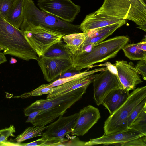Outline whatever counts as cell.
I'll return each mask as SVG.
<instances>
[{
    "label": "cell",
    "mask_w": 146,
    "mask_h": 146,
    "mask_svg": "<svg viewBox=\"0 0 146 146\" xmlns=\"http://www.w3.org/2000/svg\"><path fill=\"white\" fill-rule=\"evenodd\" d=\"M3 52H0V64L7 61V60Z\"/></svg>",
    "instance_id": "obj_37"
},
{
    "label": "cell",
    "mask_w": 146,
    "mask_h": 146,
    "mask_svg": "<svg viewBox=\"0 0 146 146\" xmlns=\"http://www.w3.org/2000/svg\"><path fill=\"white\" fill-rule=\"evenodd\" d=\"M88 86L81 87L66 94L46 99L37 100L24 110L25 117L32 112L43 110L58 106L70 103L75 104L86 92Z\"/></svg>",
    "instance_id": "obj_9"
},
{
    "label": "cell",
    "mask_w": 146,
    "mask_h": 146,
    "mask_svg": "<svg viewBox=\"0 0 146 146\" xmlns=\"http://www.w3.org/2000/svg\"><path fill=\"white\" fill-rule=\"evenodd\" d=\"M74 104L72 103L58 106L42 110L37 115L31 124L33 125L45 126L60 116L63 115Z\"/></svg>",
    "instance_id": "obj_17"
},
{
    "label": "cell",
    "mask_w": 146,
    "mask_h": 146,
    "mask_svg": "<svg viewBox=\"0 0 146 146\" xmlns=\"http://www.w3.org/2000/svg\"><path fill=\"white\" fill-rule=\"evenodd\" d=\"M107 69H108L106 67H105L96 68L89 71H87L88 70H86L74 76L58 79L48 84H46V86L47 87H53L57 86L77 78L89 76L94 74L97 72H101Z\"/></svg>",
    "instance_id": "obj_24"
},
{
    "label": "cell",
    "mask_w": 146,
    "mask_h": 146,
    "mask_svg": "<svg viewBox=\"0 0 146 146\" xmlns=\"http://www.w3.org/2000/svg\"><path fill=\"white\" fill-rule=\"evenodd\" d=\"M122 49L125 56L131 60L146 59V51L139 49L137 43L127 44Z\"/></svg>",
    "instance_id": "obj_23"
},
{
    "label": "cell",
    "mask_w": 146,
    "mask_h": 146,
    "mask_svg": "<svg viewBox=\"0 0 146 146\" xmlns=\"http://www.w3.org/2000/svg\"><path fill=\"white\" fill-rule=\"evenodd\" d=\"M146 135L142 132L132 128L126 130L112 133L104 134L101 137L96 138L90 139L85 143V146L103 144L104 145H112L113 144L126 142Z\"/></svg>",
    "instance_id": "obj_14"
},
{
    "label": "cell",
    "mask_w": 146,
    "mask_h": 146,
    "mask_svg": "<svg viewBox=\"0 0 146 146\" xmlns=\"http://www.w3.org/2000/svg\"><path fill=\"white\" fill-rule=\"evenodd\" d=\"M94 66H106L108 70L113 74L115 75L117 77V72L115 66V65L111 64L109 62H106L105 63L101 64L99 65H95L94 66H93V67Z\"/></svg>",
    "instance_id": "obj_34"
},
{
    "label": "cell",
    "mask_w": 146,
    "mask_h": 146,
    "mask_svg": "<svg viewBox=\"0 0 146 146\" xmlns=\"http://www.w3.org/2000/svg\"><path fill=\"white\" fill-rule=\"evenodd\" d=\"M62 38L72 54H73L79 50L84 42L86 37L85 34L82 32L65 35Z\"/></svg>",
    "instance_id": "obj_20"
},
{
    "label": "cell",
    "mask_w": 146,
    "mask_h": 146,
    "mask_svg": "<svg viewBox=\"0 0 146 146\" xmlns=\"http://www.w3.org/2000/svg\"><path fill=\"white\" fill-rule=\"evenodd\" d=\"M16 132L14 125H11L9 127L0 130V143H3L4 145H15L14 143L8 142V138L9 136L14 137V133Z\"/></svg>",
    "instance_id": "obj_27"
},
{
    "label": "cell",
    "mask_w": 146,
    "mask_h": 146,
    "mask_svg": "<svg viewBox=\"0 0 146 146\" xmlns=\"http://www.w3.org/2000/svg\"><path fill=\"white\" fill-rule=\"evenodd\" d=\"M30 25H39L63 35L82 32L80 25L64 21L42 11L36 7L32 0H25L23 19L21 30Z\"/></svg>",
    "instance_id": "obj_3"
},
{
    "label": "cell",
    "mask_w": 146,
    "mask_h": 146,
    "mask_svg": "<svg viewBox=\"0 0 146 146\" xmlns=\"http://www.w3.org/2000/svg\"><path fill=\"white\" fill-rule=\"evenodd\" d=\"M129 94V91L122 88L114 89L107 95L102 104L111 115L122 105Z\"/></svg>",
    "instance_id": "obj_18"
},
{
    "label": "cell",
    "mask_w": 146,
    "mask_h": 146,
    "mask_svg": "<svg viewBox=\"0 0 146 146\" xmlns=\"http://www.w3.org/2000/svg\"><path fill=\"white\" fill-rule=\"evenodd\" d=\"M117 78L122 88L128 91L134 90L143 82L139 72L133 65L124 60L116 61L115 64Z\"/></svg>",
    "instance_id": "obj_13"
},
{
    "label": "cell",
    "mask_w": 146,
    "mask_h": 146,
    "mask_svg": "<svg viewBox=\"0 0 146 146\" xmlns=\"http://www.w3.org/2000/svg\"><path fill=\"white\" fill-rule=\"evenodd\" d=\"M81 72V70H77L75 67H72L62 73L56 77L53 81L58 79L74 76Z\"/></svg>",
    "instance_id": "obj_31"
},
{
    "label": "cell",
    "mask_w": 146,
    "mask_h": 146,
    "mask_svg": "<svg viewBox=\"0 0 146 146\" xmlns=\"http://www.w3.org/2000/svg\"><path fill=\"white\" fill-rule=\"evenodd\" d=\"M93 82V98L98 106L102 104L106 97L112 90L122 88L116 76L108 69L97 74Z\"/></svg>",
    "instance_id": "obj_11"
},
{
    "label": "cell",
    "mask_w": 146,
    "mask_h": 146,
    "mask_svg": "<svg viewBox=\"0 0 146 146\" xmlns=\"http://www.w3.org/2000/svg\"><path fill=\"white\" fill-rule=\"evenodd\" d=\"M25 0H15L12 7L5 19L16 28L19 29L23 19Z\"/></svg>",
    "instance_id": "obj_19"
},
{
    "label": "cell",
    "mask_w": 146,
    "mask_h": 146,
    "mask_svg": "<svg viewBox=\"0 0 146 146\" xmlns=\"http://www.w3.org/2000/svg\"><path fill=\"white\" fill-rule=\"evenodd\" d=\"M146 105V97L143 99L135 108L130 114L127 119V126L130 128L133 121Z\"/></svg>",
    "instance_id": "obj_28"
},
{
    "label": "cell",
    "mask_w": 146,
    "mask_h": 146,
    "mask_svg": "<svg viewBox=\"0 0 146 146\" xmlns=\"http://www.w3.org/2000/svg\"><path fill=\"white\" fill-rule=\"evenodd\" d=\"M134 67L139 72V74L142 75L143 79L146 80V59L140 60Z\"/></svg>",
    "instance_id": "obj_32"
},
{
    "label": "cell",
    "mask_w": 146,
    "mask_h": 146,
    "mask_svg": "<svg viewBox=\"0 0 146 146\" xmlns=\"http://www.w3.org/2000/svg\"><path fill=\"white\" fill-rule=\"evenodd\" d=\"M100 114L98 108L88 105L81 109L71 131L74 136H83L98 121Z\"/></svg>",
    "instance_id": "obj_12"
},
{
    "label": "cell",
    "mask_w": 146,
    "mask_h": 146,
    "mask_svg": "<svg viewBox=\"0 0 146 146\" xmlns=\"http://www.w3.org/2000/svg\"><path fill=\"white\" fill-rule=\"evenodd\" d=\"M72 53L62 40L51 46L46 51L43 56L50 58L71 57Z\"/></svg>",
    "instance_id": "obj_21"
},
{
    "label": "cell",
    "mask_w": 146,
    "mask_h": 146,
    "mask_svg": "<svg viewBox=\"0 0 146 146\" xmlns=\"http://www.w3.org/2000/svg\"><path fill=\"white\" fill-rule=\"evenodd\" d=\"M112 145L121 146H146V135L126 142L114 143Z\"/></svg>",
    "instance_id": "obj_29"
},
{
    "label": "cell",
    "mask_w": 146,
    "mask_h": 146,
    "mask_svg": "<svg viewBox=\"0 0 146 146\" xmlns=\"http://www.w3.org/2000/svg\"><path fill=\"white\" fill-rule=\"evenodd\" d=\"M17 62V60L16 59L13 58V57H11V60L10 61V64H15Z\"/></svg>",
    "instance_id": "obj_38"
},
{
    "label": "cell",
    "mask_w": 146,
    "mask_h": 146,
    "mask_svg": "<svg viewBox=\"0 0 146 146\" xmlns=\"http://www.w3.org/2000/svg\"><path fill=\"white\" fill-rule=\"evenodd\" d=\"M27 40L38 57L43 56L52 45L60 42L64 35L39 25H30L22 30Z\"/></svg>",
    "instance_id": "obj_6"
},
{
    "label": "cell",
    "mask_w": 146,
    "mask_h": 146,
    "mask_svg": "<svg viewBox=\"0 0 146 146\" xmlns=\"http://www.w3.org/2000/svg\"><path fill=\"white\" fill-rule=\"evenodd\" d=\"M130 128L134 129L146 135V105L135 120Z\"/></svg>",
    "instance_id": "obj_26"
},
{
    "label": "cell",
    "mask_w": 146,
    "mask_h": 146,
    "mask_svg": "<svg viewBox=\"0 0 146 146\" xmlns=\"http://www.w3.org/2000/svg\"><path fill=\"white\" fill-rule=\"evenodd\" d=\"M47 139L44 137H42L32 142L20 144V146H43L47 141Z\"/></svg>",
    "instance_id": "obj_33"
},
{
    "label": "cell",
    "mask_w": 146,
    "mask_h": 146,
    "mask_svg": "<svg viewBox=\"0 0 146 146\" xmlns=\"http://www.w3.org/2000/svg\"><path fill=\"white\" fill-rule=\"evenodd\" d=\"M78 114L79 112L68 116H60L57 120L48 125L42 136L47 140L43 146H61L62 143L68 141L64 137L70 133Z\"/></svg>",
    "instance_id": "obj_7"
},
{
    "label": "cell",
    "mask_w": 146,
    "mask_h": 146,
    "mask_svg": "<svg viewBox=\"0 0 146 146\" xmlns=\"http://www.w3.org/2000/svg\"><path fill=\"white\" fill-rule=\"evenodd\" d=\"M137 47L139 49L146 51V39L145 37L144 40L140 42L137 43Z\"/></svg>",
    "instance_id": "obj_36"
},
{
    "label": "cell",
    "mask_w": 146,
    "mask_h": 146,
    "mask_svg": "<svg viewBox=\"0 0 146 146\" xmlns=\"http://www.w3.org/2000/svg\"><path fill=\"white\" fill-rule=\"evenodd\" d=\"M48 126H37L33 125L27 128L23 132L18 135L13 140L18 143L30 138L42 135L43 131L46 130Z\"/></svg>",
    "instance_id": "obj_22"
},
{
    "label": "cell",
    "mask_w": 146,
    "mask_h": 146,
    "mask_svg": "<svg viewBox=\"0 0 146 146\" xmlns=\"http://www.w3.org/2000/svg\"><path fill=\"white\" fill-rule=\"evenodd\" d=\"M37 61L44 79L48 82L53 81L62 73L73 66L71 57L50 58L42 56L38 57Z\"/></svg>",
    "instance_id": "obj_10"
},
{
    "label": "cell",
    "mask_w": 146,
    "mask_h": 146,
    "mask_svg": "<svg viewBox=\"0 0 146 146\" xmlns=\"http://www.w3.org/2000/svg\"><path fill=\"white\" fill-rule=\"evenodd\" d=\"M56 89V87H47L46 84H43L31 91L26 92L20 96L14 97V98H26L32 96H41L42 95L52 93Z\"/></svg>",
    "instance_id": "obj_25"
},
{
    "label": "cell",
    "mask_w": 146,
    "mask_h": 146,
    "mask_svg": "<svg viewBox=\"0 0 146 146\" xmlns=\"http://www.w3.org/2000/svg\"><path fill=\"white\" fill-rule=\"evenodd\" d=\"M37 4L42 11L70 23L80 11V6L71 0H38Z\"/></svg>",
    "instance_id": "obj_8"
},
{
    "label": "cell",
    "mask_w": 146,
    "mask_h": 146,
    "mask_svg": "<svg viewBox=\"0 0 146 146\" xmlns=\"http://www.w3.org/2000/svg\"><path fill=\"white\" fill-rule=\"evenodd\" d=\"M23 60H37L38 57L24 32L8 22L0 13V51Z\"/></svg>",
    "instance_id": "obj_4"
},
{
    "label": "cell",
    "mask_w": 146,
    "mask_h": 146,
    "mask_svg": "<svg viewBox=\"0 0 146 146\" xmlns=\"http://www.w3.org/2000/svg\"><path fill=\"white\" fill-rule=\"evenodd\" d=\"M15 0H0V13L5 18L8 14Z\"/></svg>",
    "instance_id": "obj_30"
},
{
    "label": "cell",
    "mask_w": 146,
    "mask_h": 146,
    "mask_svg": "<svg viewBox=\"0 0 146 146\" xmlns=\"http://www.w3.org/2000/svg\"><path fill=\"white\" fill-rule=\"evenodd\" d=\"M126 22V20H125L121 22L92 29L84 33L86 39L80 47L88 45L93 46L103 41L117 29L125 24Z\"/></svg>",
    "instance_id": "obj_16"
},
{
    "label": "cell",
    "mask_w": 146,
    "mask_h": 146,
    "mask_svg": "<svg viewBox=\"0 0 146 146\" xmlns=\"http://www.w3.org/2000/svg\"><path fill=\"white\" fill-rule=\"evenodd\" d=\"M129 40L125 36H118L103 41L89 48L80 49L71 54L73 66L77 70L87 68L88 70L95 64L115 57Z\"/></svg>",
    "instance_id": "obj_1"
},
{
    "label": "cell",
    "mask_w": 146,
    "mask_h": 146,
    "mask_svg": "<svg viewBox=\"0 0 146 146\" xmlns=\"http://www.w3.org/2000/svg\"><path fill=\"white\" fill-rule=\"evenodd\" d=\"M125 20L102 15H97L94 12L86 15L80 27L82 32L86 33L92 29L121 22Z\"/></svg>",
    "instance_id": "obj_15"
},
{
    "label": "cell",
    "mask_w": 146,
    "mask_h": 146,
    "mask_svg": "<svg viewBox=\"0 0 146 146\" xmlns=\"http://www.w3.org/2000/svg\"><path fill=\"white\" fill-rule=\"evenodd\" d=\"M146 97V86L138 88L129 94L122 105L105 121L104 134H107L126 130L128 118L133 110Z\"/></svg>",
    "instance_id": "obj_5"
},
{
    "label": "cell",
    "mask_w": 146,
    "mask_h": 146,
    "mask_svg": "<svg viewBox=\"0 0 146 146\" xmlns=\"http://www.w3.org/2000/svg\"><path fill=\"white\" fill-rule=\"evenodd\" d=\"M146 0H104L95 13L120 20L133 22L137 28L146 31Z\"/></svg>",
    "instance_id": "obj_2"
},
{
    "label": "cell",
    "mask_w": 146,
    "mask_h": 146,
    "mask_svg": "<svg viewBox=\"0 0 146 146\" xmlns=\"http://www.w3.org/2000/svg\"><path fill=\"white\" fill-rule=\"evenodd\" d=\"M42 110H38L31 113L28 116V118L26 121V123H31L36 116L38 115Z\"/></svg>",
    "instance_id": "obj_35"
}]
</instances>
